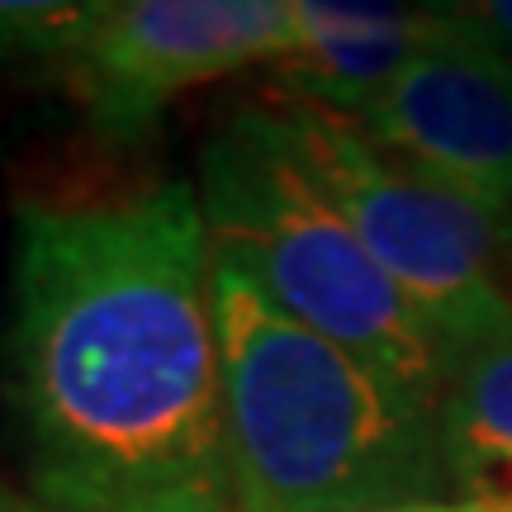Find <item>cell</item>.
<instances>
[{
  "instance_id": "obj_8",
  "label": "cell",
  "mask_w": 512,
  "mask_h": 512,
  "mask_svg": "<svg viewBox=\"0 0 512 512\" xmlns=\"http://www.w3.org/2000/svg\"><path fill=\"white\" fill-rule=\"evenodd\" d=\"M441 446L456 503L512 512V328L456 366L441 399Z\"/></svg>"
},
{
  "instance_id": "obj_10",
  "label": "cell",
  "mask_w": 512,
  "mask_h": 512,
  "mask_svg": "<svg viewBox=\"0 0 512 512\" xmlns=\"http://www.w3.org/2000/svg\"><path fill=\"white\" fill-rule=\"evenodd\" d=\"M34 512H242V503L233 494V484H166V489L91 503V508H38L34 503Z\"/></svg>"
},
{
  "instance_id": "obj_7",
  "label": "cell",
  "mask_w": 512,
  "mask_h": 512,
  "mask_svg": "<svg viewBox=\"0 0 512 512\" xmlns=\"http://www.w3.org/2000/svg\"><path fill=\"white\" fill-rule=\"evenodd\" d=\"M299 48L271 62L285 100L361 124L408 62L437 38L441 5L294 0Z\"/></svg>"
},
{
  "instance_id": "obj_13",
  "label": "cell",
  "mask_w": 512,
  "mask_h": 512,
  "mask_svg": "<svg viewBox=\"0 0 512 512\" xmlns=\"http://www.w3.org/2000/svg\"><path fill=\"white\" fill-rule=\"evenodd\" d=\"M389 512H479L470 503H456V498H446V503H413V508H389Z\"/></svg>"
},
{
  "instance_id": "obj_4",
  "label": "cell",
  "mask_w": 512,
  "mask_h": 512,
  "mask_svg": "<svg viewBox=\"0 0 512 512\" xmlns=\"http://www.w3.org/2000/svg\"><path fill=\"white\" fill-rule=\"evenodd\" d=\"M266 119L294 166L418 309L451 375L475 347L512 328V256L479 204L394 162L351 119L285 95L266 105Z\"/></svg>"
},
{
  "instance_id": "obj_1",
  "label": "cell",
  "mask_w": 512,
  "mask_h": 512,
  "mask_svg": "<svg viewBox=\"0 0 512 512\" xmlns=\"http://www.w3.org/2000/svg\"><path fill=\"white\" fill-rule=\"evenodd\" d=\"M0 403L38 508L233 484L195 181L19 200Z\"/></svg>"
},
{
  "instance_id": "obj_2",
  "label": "cell",
  "mask_w": 512,
  "mask_h": 512,
  "mask_svg": "<svg viewBox=\"0 0 512 512\" xmlns=\"http://www.w3.org/2000/svg\"><path fill=\"white\" fill-rule=\"evenodd\" d=\"M223 441L242 512H389L446 503L441 408L214 266Z\"/></svg>"
},
{
  "instance_id": "obj_9",
  "label": "cell",
  "mask_w": 512,
  "mask_h": 512,
  "mask_svg": "<svg viewBox=\"0 0 512 512\" xmlns=\"http://www.w3.org/2000/svg\"><path fill=\"white\" fill-rule=\"evenodd\" d=\"M114 0H0V62L72 67L91 48Z\"/></svg>"
},
{
  "instance_id": "obj_12",
  "label": "cell",
  "mask_w": 512,
  "mask_h": 512,
  "mask_svg": "<svg viewBox=\"0 0 512 512\" xmlns=\"http://www.w3.org/2000/svg\"><path fill=\"white\" fill-rule=\"evenodd\" d=\"M0 512H34V503H29V494H19L10 479L0 475Z\"/></svg>"
},
{
  "instance_id": "obj_11",
  "label": "cell",
  "mask_w": 512,
  "mask_h": 512,
  "mask_svg": "<svg viewBox=\"0 0 512 512\" xmlns=\"http://www.w3.org/2000/svg\"><path fill=\"white\" fill-rule=\"evenodd\" d=\"M446 19L460 34L489 48L494 57L512 62V0H465V5H446Z\"/></svg>"
},
{
  "instance_id": "obj_5",
  "label": "cell",
  "mask_w": 512,
  "mask_h": 512,
  "mask_svg": "<svg viewBox=\"0 0 512 512\" xmlns=\"http://www.w3.org/2000/svg\"><path fill=\"white\" fill-rule=\"evenodd\" d=\"M294 48V0H114L91 48L67 67V86L95 138L128 147L181 91Z\"/></svg>"
},
{
  "instance_id": "obj_3",
  "label": "cell",
  "mask_w": 512,
  "mask_h": 512,
  "mask_svg": "<svg viewBox=\"0 0 512 512\" xmlns=\"http://www.w3.org/2000/svg\"><path fill=\"white\" fill-rule=\"evenodd\" d=\"M195 195L214 266L238 271L275 309L441 408L451 384L441 347L351 223L280 147L266 105L228 114L204 138Z\"/></svg>"
},
{
  "instance_id": "obj_6",
  "label": "cell",
  "mask_w": 512,
  "mask_h": 512,
  "mask_svg": "<svg viewBox=\"0 0 512 512\" xmlns=\"http://www.w3.org/2000/svg\"><path fill=\"white\" fill-rule=\"evenodd\" d=\"M356 128L408 171L479 204L494 223L512 204V62L470 43L446 19V5L437 38Z\"/></svg>"
},
{
  "instance_id": "obj_14",
  "label": "cell",
  "mask_w": 512,
  "mask_h": 512,
  "mask_svg": "<svg viewBox=\"0 0 512 512\" xmlns=\"http://www.w3.org/2000/svg\"><path fill=\"white\" fill-rule=\"evenodd\" d=\"M498 238H503V247H508V256H512V204L498 214Z\"/></svg>"
}]
</instances>
